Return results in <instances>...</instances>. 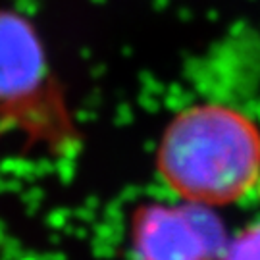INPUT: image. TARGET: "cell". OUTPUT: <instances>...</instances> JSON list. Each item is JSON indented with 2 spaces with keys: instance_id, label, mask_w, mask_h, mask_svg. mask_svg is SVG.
Here are the masks:
<instances>
[{
  "instance_id": "cell-3",
  "label": "cell",
  "mask_w": 260,
  "mask_h": 260,
  "mask_svg": "<svg viewBox=\"0 0 260 260\" xmlns=\"http://www.w3.org/2000/svg\"><path fill=\"white\" fill-rule=\"evenodd\" d=\"M35 64V52L31 39L25 37L18 23L0 21V91L18 87L31 75L29 70Z\"/></svg>"
},
{
  "instance_id": "cell-2",
  "label": "cell",
  "mask_w": 260,
  "mask_h": 260,
  "mask_svg": "<svg viewBox=\"0 0 260 260\" xmlns=\"http://www.w3.org/2000/svg\"><path fill=\"white\" fill-rule=\"evenodd\" d=\"M225 233L218 218L203 205L152 206L133 230L137 260H218Z\"/></svg>"
},
{
  "instance_id": "cell-4",
  "label": "cell",
  "mask_w": 260,
  "mask_h": 260,
  "mask_svg": "<svg viewBox=\"0 0 260 260\" xmlns=\"http://www.w3.org/2000/svg\"><path fill=\"white\" fill-rule=\"evenodd\" d=\"M218 260H260V222L225 241Z\"/></svg>"
},
{
  "instance_id": "cell-1",
  "label": "cell",
  "mask_w": 260,
  "mask_h": 260,
  "mask_svg": "<svg viewBox=\"0 0 260 260\" xmlns=\"http://www.w3.org/2000/svg\"><path fill=\"white\" fill-rule=\"evenodd\" d=\"M160 170L189 203H233L249 193L260 174V133L249 118L230 108H191L164 133Z\"/></svg>"
}]
</instances>
